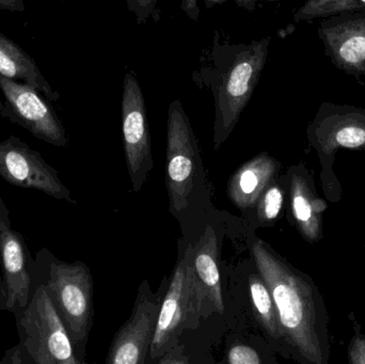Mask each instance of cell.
Instances as JSON below:
<instances>
[{
	"mask_svg": "<svg viewBox=\"0 0 365 364\" xmlns=\"http://www.w3.org/2000/svg\"><path fill=\"white\" fill-rule=\"evenodd\" d=\"M251 252L272 293L283 343L289 354L300 363L328 364L331 356L329 316L314 280L262 239H255Z\"/></svg>",
	"mask_w": 365,
	"mask_h": 364,
	"instance_id": "obj_1",
	"label": "cell"
},
{
	"mask_svg": "<svg viewBox=\"0 0 365 364\" xmlns=\"http://www.w3.org/2000/svg\"><path fill=\"white\" fill-rule=\"evenodd\" d=\"M270 41L266 36L249 43L222 42L216 30L212 45L191 74V81L210 91L214 100L215 151L229 138L250 102L267 63Z\"/></svg>",
	"mask_w": 365,
	"mask_h": 364,
	"instance_id": "obj_2",
	"label": "cell"
},
{
	"mask_svg": "<svg viewBox=\"0 0 365 364\" xmlns=\"http://www.w3.org/2000/svg\"><path fill=\"white\" fill-rule=\"evenodd\" d=\"M16 316L21 342L1 363H83L45 284L36 288L27 307Z\"/></svg>",
	"mask_w": 365,
	"mask_h": 364,
	"instance_id": "obj_3",
	"label": "cell"
},
{
	"mask_svg": "<svg viewBox=\"0 0 365 364\" xmlns=\"http://www.w3.org/2000/svg\"><path fill=\"white\" fill-rule=\"evenodd\" d=\"M307 137L321 164L324 194L329 202L342 198V186L334 172L340 149L365 150V108L324 102L309 123Z\"/></svg>",
	"mask_w": 365,
	"mask_h": 364,
	"instance_id": "obj_4",
	"label": "cell"
},
{
	"mask_svg": "<svg viewBox=\"0 0 365 364\" xmlns=\"http://www.w3.org/2000/svg\"><path fill=\"white\" fill-rule=\"evenodd\" d=\"M45 286L61 316L77 356L83 360L93 321V280L89 267L81 261H53Z\"/></svg>",
	"mask_w": 365,
	"mask_h": 364,
	"instance_id": "obj_5",
	"label": "cell"
},
{
	"mask_svg": "<svg viewBox=\"0 0 365 364\" xmlns=\"http://www.w3.org/2000/svg\"><path fill=\"white\" fill-rule=\"evenodd\" d=\"M201 316V306L191 264L190 246L175 266L168 290L163 298L150 357L153 360L162 358L175 348L182 331L195 328Z\"/></svg>",
	"mask_w": 365,
	"mask_h": 364,
	"instance_id": "obj_6",
	"label": "cell"
},
{
	"mask_svg": "<svg viewBox=\"0 0 365 364\" xmlns=\"http://www.w3.org/2000/svg\"><path fill=\"white\" fill-rule=\"evenodd\" d=\"M199 145L181 100H175L167 120L166 184L170 211L178 215L188 207L193 187Z\"/></svg>",
	"mask_w": 365,
	"mask_h": 364,
	"instance_id": "obj_7",
	"label": "cell"
},
{
	"mask_svg": "<svg viewBox=\"0 0 365 364\" xmlns=\"http://www.w3.org/2000/svg\"><path fill=\"white\" fill-rule=\"evenodd\" d=\"M0 90L4 96V100H0L2 118L25 128L38 140L55 147H68V138L63 124L38 90L1 74Z\"/></svg>",
	"mask_w": 365,
	"mask_h": 364,
	"instance_id": "obj_8",
	"label": "cell"
},
{
	"mask_svg": "<svg viewBox=\"0 0 365 364\" xmlns=\"http://www.w3.org/2000/svg\"><path fill=\"white\" fill-rule=\"evenodd\" d=\"M122 136L133 192H140L153 169L151 135L140 83L132 73L123 79Z\"/></svg>",
	"mask_w": 365,
	"mask_h": 364,
	"instance_id": "obj_9",
	"label": "cell"
},
{
	"mask_svg": "<svg viewBox=\"0 0 365 364\" xmlns=\"http://www.w3.org/2000/svg\"><path fill=\"white\" fill-rule=\"evenodd\" d=\"M0 177L11 185L75 203L57 171L36 150L15 136L0 141Z\"/></svg>",
	"mask_w": 365,
	"mask_h": 364,
	"instance_id": "obj_10",
	"label": "cell"
},
{
	"mask_svg": "<svg viewBox=\"0 0 365 364\" xmlns=\"http://www.w3.org/2000/svg\"><path fill=\"white\" fill-rule=\"evenodd\" d=\"M162 301L160 295L152 293L148 280H143L132 316L113 338L107 363H145L155 335Z\"/></svg>",
	"mask_w": 365,
	"mask_h": 364,
	"instance_id": "obj_11",
	"label": "cell"
},
{
	"mask_svg": "<svg viewBox=\"0 0 365 364\" xmlns=\"http://www.w3.org/2000/svg\"><path fill=\"white\" fill-rule=\"evenodd\" d=\"M317 34L338 70L356 79L365 76V11L322 19Z\"/></svg>",
	"mask_w": 365,
	"mask_h": 364,
	"instance_id": "obj_12",
	"label": "cell"
},
{
	"mask_svg": "<svg viewBox=\"0 0 365 364\" xmlns=\"http://www.w3.org/2000/svg\"><path fill=\"white\" fill-rule=\"evenodd\" d=\"M0 260L6 282V309L16 316L29 303L32 279L29 252L21 233L13 230L0 196Z\"/></svg>",
	"mask_w": 365,
	"mask_h": 364,
	"instance_id": "obj_13",
	"label": "cell"
},
{
	"mask_svg": "<svg viewBox=\"0 0 365 364\" xmlns=\"http://www.w3.org/2000/svg\"><path fill=\"white\" fill-rule=\"evenodd\" d=\"M289 209L302 239L315 245L324 239V213L327 202L319 197L314 179L302 162L287 171Z\"/></svg>",
	"mask_w": 365,
	"mask_h": 364,
	"instance_id": "obj_14",
	"label": "cell"
},
{
	"mask_svg": "<svg viewBox=\"0 0 365 364\" xmlns=\"http://www.w3.org/2000/svg\"><path fill=\"white\" fill-rule=\"evenodd\" d=\"M217 256L216 234L212 228H207L197 245L191 247V264L202 314H210L208 306L210 312L219 314L225 312Z\"/></svg>",
	"mask_w": 365,
	"mask_h": 364,
	"instance_id": "obj_15",
	"label": "cell"
},
{
	"mask_svg": "<svg viewBox=\"0 0 365 364\" xmlns=\"http://www.w3.org/2000/svg\"><path fill=\"white\" fill-rule=\"evenodd\" d=\"M281 165L276 158L261 153L240 167L230 177L227 197L238 209L257 207L266 188L276 181Z\"/></svg>",
	"mask_w": 365,
	"mask_h": 364,
	"instance_id": "obj_16",
	"label": "cell"
},
{
	"mask_svg": "<svg viewBox=\"0 0 365 364\" xmlns=\"http://www.w3.org/2000/svg\"><path fill=\"white\" fill-rule=\"evenodd\" d=\"M0 74L12 80H21L46 96L47 100L57 102L59 92L56 91L43 76L34 59L19 44L0 32Z\"/></svg>",
	"mask_w": 365,
	"mask_h": 364,
	"instance_id": "obj_17",
	"label": "cell"
},
{
	"mask_svg": "<svg viewBox=\"0 0 365 364\" xmlns=\"http://www.w3.org/2000/svg\"><path fill=\"white\" fill-rule=\"evenodd\" d=\"M249 292L255 316L268 336L274 341L283 342L278 312L272 293L259 274L249 278Z\"/></svg>",
	"mask_w": 365,
	"mask_h": 364,
	"instance_id": "obj_18",
	"label": "cell"
},
{
	"mask_svg": "<svg viewBox=\"0 0 365 364\" xmlns=\"http://www.w3.org/2000/svg\"><path fill=\"white\" fill-rule=\"evenodd\" d=\"M364 10L365 0H304L294 14V21H313L343 12Z\"/></svg>",
	"mask_w": 365,
	"mask_h": 364,
	"instance_id": "obj_19",
	"label": "cell"
},
{
	"mask_svg": "<svg viewBox=\"0 0 365 364\" xmlns=\"http://www.w3.org/2000/svg\"><path fill=\"white\" fill-rule=\"evenodd\" d=\"M284 189L279 182L274 181L262 194L257 202V217L264 226H274L280 217L284 205Z\"/></svg>",
	"mask_w": 365,
	"mask_h": 364,
	"instance_id": "obj_20",
	"label": "cell"
},
{
	"mask_svg": "<svg viewBox=\"0 0 365 364\" xmlns=\"http://www.w3.org/2000/svg\"><path fill=\"white\" fill-rule=\"evenodd\" d=\"M222 1H225V0H203L204 6H205L207 10H210L212 6ZM277 1H278V0H234L236 6L250 13H255V11L261 9L265 4H274V2ZM181 10L191 21H199V0H182Z\"/></svg>",
	"mask_w": 365,
	"mask_h": 364,
	"instance_id": "obj_21",
	"label": "cell"
},
{
	"mask_svg": "<svg viewBox=\"0 0 365 364\" xmlns=\"http://www.w3.org/2000/svg\"><path fill=\"white\" fill-rule=\"evenodd\" d=\"M126 6L130 12L134 13L138 25L150 19L154 23L160 21V0H126Z\"/></svg>",
	"mask_w": 365,
	"mask_h": 364,
	"instance_id": "obj_22",
	"label": "cell"
},
{
	"mask_svg": "<svg viewBox=\"0 0 365 364\" xmlns=\"http://www.w3.org/2000/svg\"><path fill=\"white\" fill-rule=\"evenodd\" d=\"M351 318L353 321L354 336L349 344V361L351 364H365V336L353 313Z\"/></svg>",
	"mask_w": 365,
	"mask_h": 364,
	"instance_id": "obj_23",
	"label": "cell"
},
{
	"mask_svg": "<svg viewBox=\"0 0 365 364\" xmlns=\"http://www.w3.org/2000/svg\"><path fill=\"white\" fill-rule=\"evenodd\" d=\"M227 363L230 364H261L263 363L261 356L257 350L250 346L237 345L232 346L227 354Z\"/></svg>",
	"mask_w": 365,
	"mask_h": 364,
	"instance_id": "obj_24",
	"label": "cell"
},
{
	"mask_svg": "<svg viewBox=\"0 0 365 364\" xmlns=\"http://www.w3.org/2000/svg\"><path fill=\"white\" fill-rule=\"evenodd\" d=\"M0 10L10 12H24L26 10L24 0H0Z\"/></svg>",
	"mask_w": 365,
	"mask_h": 364,
	"instance_id": "obj_25",
	"label": "cell"
},
{
	"mask_svg": "<svg viewBox=\"0 0 365 364\" xmlns=\"http://www.w3.org/2000/svg\"><path fill=\"white\" fill-rule=\"evenodd\" d=\"M60 1H62V2H63V1H64V0H60Z\"/></svg>",
	"mask_w": 365,
	"mask_h": 364,
	"instance_id": "obj_26",
	"label": "cell"
},
{
	"mask_svg": "<svg viewBox=\"0 0 365 364\" xmlns=\"http://www.w3.org/2000/svg\"><path fill=\"white\" fill-rule=\"evenodd\" d=\"M364 247H365V244H364Z\"/></svg>",
	"mask_w": 365,
	"mask_h": 364,
	"instance_id": "obj_27",
	"label": "cell"
}]
</instances>
